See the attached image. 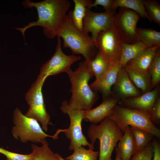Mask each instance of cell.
<instances>
[{
    "mask_svg": "<svg viewBox=\"0 0 160 160\" xmlns=\"http://www.w3.org/2000/svg\"><path fill=\"white\" fill-rule=\"evenodd\" d=\"M22 4L27 8H35L38 15L37 21L30 22L23 27H15L21 32L24 39L26 30L35 26L42 27L43 33L48 38L52 39L57 36L71 5L68 0H45L38 2L26 0Z\"/></svg>",
    "mask_w": 160,
    "mask_h": 160,
    "instance_id": "obj_1",
    "label": "cell"
},
{
    "mask_svg": "<svg viewBox=\"0 0 160 160\" xmlns=\"http://www.w3.org/2000/svg\"><path fill=\"white\" fill-rule=\"evenodd\" d=\"M71 84V95L68 103L74 109L88 111L98 98L97 93L90 88L88 82L94 76L89 68L88 62L79 63L74 71L71 68L66 72Z\"/></svg>",
    "mask_w": 160,
    "mask_h": 160,
    "instance_id": "obj_2",
    "label": "cell"
},
{
    "mask_svg": "<svg viewBox=\"0 0 160 160\" xmlns=\"http://www.w3.org/2000/svg\"><path fill=\"white\" fill-rule=\"evenodd\" d=\"M87 133L92 145L97 139L99 140L98 160H113V152L123 134L116 123L106 117L98 125L91 124Z\"/></svg>",
    "mask_w": 160,
    "mask_h": 160,
    "instance_id": "obj_3",
    "label": "cell"
},
{
    "mask_svg": "<svg viewBox=\"0 0 160 160\" xmlns=\"http://www.w3.org/2000/svg\"><path fill=\"white\" fill-rule=\"evenodd\" d=\"M57 37L63 39V48L70 49L74 55H82L87 61L92 60L97 52L95 43L91 37L78 30L68 15Z\"/></svg>",
    "mask_w": 160,
    "mask_h": 160,
    "instance_id": "obj_4",
    "label": "cell"
},
{
    "mask_svg": "<svg viewBox=\"0 0 160 160\" xmlns=\"http://www.w3.org/2000/svg\"><path fill=\"white\" fill-rule=\"evenodd\" d=\"M107 117L113 120L123 133L126 127L129 126L145 130L153 136L160 137V130L151 121L149 113L117 105Z\"/></svg>",
    "mask_w": 160,
    "mask_h": 160,
    "instance_id": "obj_5",
    "label": "cell"
},
{
    "mask_svg": "<svg viewBox=\"0 0 160 160\" xmlns=\"http://www.w3.org/2000/svg\"><path fill=\"white\" fill-rule=\"evenodd\" d=\"M13 121L14 125L11 130L12 135L15 139L19 140L23 143L29 141L41 143L47 137L56 139L59 134L62 132L61 130L59 129L53 135L47 134L37 121L23 114L17 108L13 112Z\"/></svg>",
    "mask_w": 160,
    "mask_h": 160,
    "instance_id": "obj_6",
    "label": "cell"
},
{
    "mask_svg": "<svg viewBox=\"0 0 160 160\" xmlns=\"http://www.w3.org/2000/svg\"><path fill=\"white\" fill-rule=\"evenodd\" d=\"M47 78L39 75L25 96V100L29 107L25 115L39 121L42 128L46 132L48 130L49 125L52 124L46 108L42 91L43 84Z\"/></svg>",
    "mask_w": 160,
    "mask_h": 160,
    "instance_id": "obj_7",
    "label": "cell"
},
{
    "mask_svg": "<svg viewBox=\"0 0 160 160\" xmlns=\"http://www.w3.org/2000/svg\"><path fill=\"white\" fill-rule=\"evenodd\" d=\"M60 109L63 113L68 115L70 120L68 128L65 129L64 132L66 138L70 141L68 149L73 151L81 146H87L89 148L94 149V145L88 141L82 132L81 122L84 111L71 107L66 100L62 102Z\"/></svg>",
    "mask_w": 160,
    "mask_h": 160,
    "instance_id": "obj_8",
    "label": "cell"
},
{
    "mask_svg": "<svg viewBox=\"0 0 160 160\" xmlns=\"http://www.w3.org/2000/svg\"><path fill=\"white\" fill-rule=\"evenodd\" d=\"M95 43L98 51L109 64L119 63L122 42L113 25L100 32Z\"/></svg>",
    "mask_w": 160,
    "mask_h": 160,
    "instance_id": "obj_9",
    "label": "cell"
},
{
    "mask_svg": "<svg viewBox=\"0 0 160 160\" xmlns=\"http://www.w3.org/2000/svg\"><path fill=\"white\" fill-rule=\"evenodd\" d=\"M140 17L135 11L125 8H119L115 15L113 25L122 43L131 44L139 41L137 25Z\"/></svg>",
    "mask_w": 160,
    "mask_h": 160,
    "instance_id": "obj_10",
    "label": "cell"
},
{
    "mask_svg": "<svg viewBox=\"0 0 160 160\" xmlns=\"http://www.w3.org/2000/svg\"><path fill=\"white\" fill-rule=\"evenodd\" d=\"M57 37L55 52L52 57L42 66L39 75L48 77L65 72L73 64L81 59V57L73 54L68 55L63 52L60 38Z\"/></svg>",
    "mask_w": 160,
    "mask_h": 160,
    "instance_id": "obj_11",
    "label": "cell"
},
{
    "mask_svg": "<svg viewBox=\"0 0 160 160\" xmlns=\"http://www.w3.org/2000/svg\"><path fill=\"white\" fill-rule=\"evenodd\" d=\"M115 13L106 12H95L87 8L83 20L84 32H90L91 38L95 42L98 34L113 25Z\"/></svg>",
    "mask_w": 160,
    "mask_h": 160,
    "instance_id": "obj_12",
    "label": "cell"
},
{
    "mask_svg": "<svg viewBox=\"0 0 160 160\" xmlns=\"http://www.w3.org/2000/svg\"><path fill=\"white\" fill-rule=\"evenodd\" d=\"M121 67L119 63L110 64L99 79L89 84L93 91L96 93L99 91L101 93L103 100L112 95L111 87L115 83L118 71Z\"/></svg>",
    "mask_w": 160,
    "mask_h": 160,
    "instance_id": "obj_13",
    "label": "cell"
},
{
    "mask_svg": "<svg viewBox=\"0 0 160 160\" xmlns=\"http://www.w3.org/2000/svg\"><path fill=\"white\" fill-rule=\"evenodd\" d=\"M121 99L116 95H111L103 100L97 107L88 111H84L83 120L96 124L101 122L109 115L113 107Z\"/></svg>",
    "mask_w": 160,
    "mask_h": 160,
    "instance_id": "obj_14",
    "label": "cell"
},
{
    "mask_svg": "<svg viewBox=\"0 0 160 160\" xmlns=\"http://www.w3.org/2000/svg\"><path fill=\"white\" fill-rule=\"evenodd\" d=\"M159 89L158 88L139 96L122 99L125 107L135 109L149 113L158 98Z\"/></svg>",
    "mask_w": 160,
    "mask_h": 160,
    "instance_id": "obj_15",
    "label": "cell"
},
{
    "mask_svg": "<svg viewBox=\"0 0 160 160\" xmlns=\"http://www.w3.org/2000/svg\"><path fill=\"white\" fill-rule=\"evenodd\" d=\"M114 85L116 92L115 95L121 100L141 95L129 79L123 67L120 68Z\"/></svg>",
    "mask_w": 160,
    "mask_h": 160,
    "instance_id": "obj_16",
    "label": "cell"
},
{
    "mask_svg": "<svg viewBox=\"0 0 160 160\" xmlns=\"http://www.w3.org/2000/svg\"><path fill=\"white\" fill-rule=\"evenodd\" d=\"M160 47L158 45L145 49L126 65L143 73L149 74L150 65Z\"/></svg>",
    "mask_w": 160,
    "mask_h": 160,
    "instance_id": "obj_17",
    "label": "cell"
},
{
    "mask_svg": "<svg viewBox=\"0 0 160 160\" xmlns=\"http://www.w3.org/2000/svg\"><path fill=\"white\" fill-rule=\"evenodd\" d=\"M73 1L74 9L70 11L68 15L73 25L79 31L84 32L83 20L86 10L94 1L92 0H73Z\"/></svg>",
    "mask_w": 160,
    "mask_h": 160,
    "instance_id": "obj_18",
    "label": "cell"
},
{
    "mask_svg": "<svg viewBox=\"0 0 160 160\" xmlns=\"http://www.w3.org/2000/svg\"><path fill=\"white\" fill-rule=\"evenodd\" d=\"M119 142L117 147L120 152L122 160H129L136 152L135 145L129 126L126 127Z\"/></svg>",
    "mask_w": 160,
    "mask_h": 160,
    "instance_id": "obj_19",
    "label": "cell"
},
{
    "mask_svg": "<svg viewBox=\"0 0 160 160\" xmlns=\"http://www.w3.org/2000/svg\"><path fill=\"white\" fill-rule=\"evenodd\" d=\"M129 79L143 93L151 90V80L149 74H146L136 70L127 65L124 67Z\"/></svg>",
    "mask_w": 160,
    "mask_h": 160,
    "instance_id": "obj_20",
    "label": "cell"
},
{
    "mask_svg": "<svg viewBox=\"0 0 160 160\" xmlns=\"http://www.w3.org/2000/svg\"><path fill=\"white\" fill-rule=\"evenodd\" d=\"M125 8L132 10L138 14L140 17L151 20L145 9L143 0H114L112 6L113 12L117 8Z\"/></svg>",
    "mask_w": 160,
    "mask_h": 160,
    "instance_id": "obj_21",
    "label": "cell"
},
{
    "mask_svg": "<svg viewBox=\"0 0 160 160\" xmlns=\"http://www.w3.org/2000/svg\"><path fill=\"white\" fill-rule=\"evenodd\" d=\"M147 48L140 41L131 44L122 43L121 56L119 62L120 65L122 67H124L128 62Z\"/></svg>",
    "mask_w": 160,
    "mask_h": 160,
    "instance_id": "obj_22",
    "label": "cell"
},
{
    "mask_svg": "<svg viewBox=\"0 0 160 160\" xmlns=\"http://www.w3.org/2000/svg\"><path fill=\"white\" fill-rule=\"evenodd\" d=\"M137 35L139 41L147 47L160 45V32L152 28H137Z\"/></svg>",
    "mask_w": 160,
    "mask_h": 160,
    "instance_id": "obj_23",
    "label": "cell"
},
{
    "mask_svg": "<svg viewBox=\"0 0 160 160\" xmlns=\"http://www.w3.org/2000/svg\"><path fill=\"white\" fill-rule=\"evenodd\" d=\"M40 146L32 144L33 150L31 160H59L49 147V143L45 139L41 143Z\"/></svg>",
    "mask_w": 160,
    "mask_h": 160,
    "instance_id": "obj_24",
    "label": "cell"
},
{
    "mask_svg": "<svg viewBox=\"0 0 160 160\" xmlns=\"http://www.w3.org/2000/svg\"><path fill=\"white\" fill-rule=\"evenodd\" d=\"M88 62L91 70L95 77V80H98L103 76L110 65L98 51L94 57Z\"/></svg>",
    "mask_w": 160,
    "mask_h": 160,
    "instance_id": "obj_25",
    "label": "cell"
},
{
    "mask_svg": "<svg viewBox=\"0 0 160 160\" xmlns=\"http://www.w3.org/2000/svg\"><path fill=\"white\" fill-rule=\"evenodd\" d=\"M136 146V151L146 147L150 142L153 136L148 132L140 129L130 127Z\"/></svg>",
    "mask_w": 160,
    "mask_h": 160,
    "instance_id": "obj_26",
    "label": "cell"
},
{
    "mask_svg": "<svg viewBox=\"0 0 160 160\" xmlns=\"http://www.w3.org/2000/svg\"><path fill=\"white\" fill-rule=\"evenodd\" d=\"M99 151L81 146L73 150V153L65 158L66 160H97Z\"/></svg>",
    "mask_w": 160,
    "mask_h": 160,
    "instance_id": "obj_27",
    "label": "cell"
},
{
    "mask_svg": "<svg viewBox=\"0 0 160 160\" xmlns=\"http://www.w3.org/2000/svg\"><path fill=\"white\" fill-rule=\"evenodd\" d=\"M148 72L151 76V89L155 87L160 81V49L157 50L150 65Z\"/></svg>",
    "mask_w": 160,
    "mask_h": 160,
    "instance_id": "obj_28",
    "label": "cell"
},
{
    "mask_svg": "<svg viewBox=\"0 0 160 160\" xmlns=\"http://www.w3.org/2000/svg\"><path fill=\"white\" fill-rule=\"evenodd\" d=\"M146 10L151 21L160 25V5L154 0H143Z\"/></svg>",
    "mask_w": 160,
    "mask_h": 160,
    "instance_id": "obj_29",
    "label": "cell"
},
{
    "mask_svg": "<svg viewBox=\"0 0 160 160\" xmlns=\"http://www.w3.org/2000/svg\"><path fill=\"white\" fill-rule=\"evenodd\" d=\"M153 155V147L151 142L144 148L135 152L129 160H152Z\"/></svg>",
    "mask_w": 160,
    "mask_h": 160,
    "instance_id": "obj_30",
    "label": "cell"
},
{
    "mask_svg": "<svg viewBox=\"0 0 160 160\" xmlns=\"http://www.w3.org/2000/svg\"><path fill=\"white\" fill-rule=\"evenodd\" d=\"M0 153L6 156L9 160H31L32 153L28 154H23L12 152L1 148Z\"/></svg>",
    "mask_w": 160,
    "mask_h": 160,
    "instance_id": "obj_31",
    "label": "cell"
},
{
    "mask_svg": "<svg viewBox=\"0 0 160 160\" xmlns=\"http://www.w3.org/2000/svg\"><path fill=\"white\" fill-rule=\"evenodd\" d=\"M151 120L153 122L159 123L160 121V98L158 97L149 112Z\"/></svg>",
    "mask_w": 160,
    "mask_h": 160,
    "instance_id": "obj_32",
    "label": "cell"
},
{
    "mask_svg": "<svg viewBox=\"0 0 160 160\" xmlns=\"http://www.w3.org/2000/svg\"><path fill=\"white\" fill-rule=\"evenodd\" d=\"M113 0H95L89 7V9L96 7L98 5L102 6L105 12H113L112 11V6L114 2Z\"/></svg>",
    "mask_w": 160,
    "mask_h": 160,
    "instance_id": "obj_33",
    "label": "cell"
},
{
    "mask_svg": "<svg viewBox=\"0 0 160 160\" xmlns=\"http://www.w3.org/2000/svg\"><path fill=\"white\" fill-rule=\"evenodd\" d=\"M153 147V155L152 160H160V145L156 140L151 142Z\"/></svg>",
    "mask_w": 160,
    "mask_h": 160,
    "instance_id": "obj_34",
    "label": "cell"
},
{
    "mask_svg": "<svg viewBox=\"0 0 160 160\" xmlns=\"http://www.w3.org/2000/svg\"><path fill=\"white\" fill-rule=\"evenodd\" d=\"M116 156L114 160H122L121 155L117 147H116Z\"/></svg>",
    "mask_w": 160,
    "mask_h": 160,
    "instance_id": "obj_35",
    "label": "cell"
},
{
    "mask_svg": "<svg viewBox=\"0 0 160 160\" xmlns=\"http://www.w3.org/2000/svg\"><path fill=\"white\" fill-rule=\"evenodd\" d=\"M55 155L58 158L59 160H65L59 153H55Z\"/></svg>",
    "mask_w": 160,
    "mask_h": 160,
    "instance_id": "obj_36",
    "label": "cell"
},
{
    "mask_svg": "<svg viewBox=\"0 0 160 160\" xmlns=\"http://www.w3.org/2000/svg\"><path fill=\"white\" fill-rule=\"evenodd\" d=\"M1 148L0 147V150H1Z\"/></svg>",
    "mask_w": 160,
    "mask_h": 160,
    "instance_id": "obj_37",
    "label": "cell"
},
{
    "mask_svg": "<svg viewBox=\"0 0 160 160\" xmlns=\"http://www.w3.org/2000/svg\"><path fill=\"white\" fill-rule=\"evenodd\" d=\"M7 160H9L7 159Z\"/></svg>",
    "mask_w": 160,
    "mask_h": 160,
    "instance_id": "obj_38",
    "label": "cell"
}]
</instances>
